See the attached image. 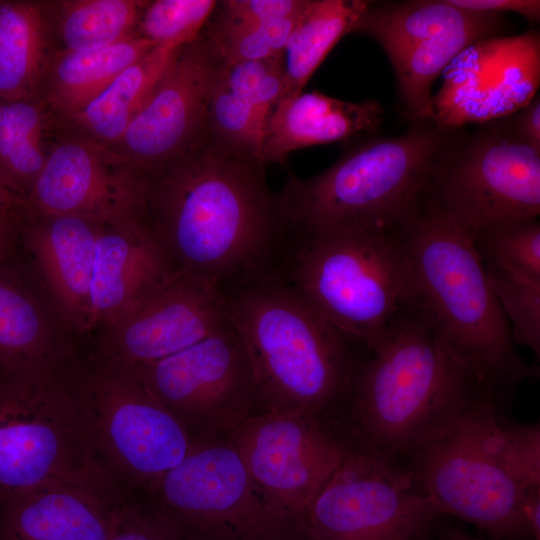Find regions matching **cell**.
Returning <instances> with one entry per match:
<instances>
[{
  "mask_svg": "<svg viewBox=\"0 0 540 540\" xmlns=\"http://www.w3.org/2000/svg\"><path fill=\"white\" fill-rule=\"evenodd\" d=\"M142 173L149 226L175 271L222 295L285 277L296 242L263 160L209 137Z\"/></svg>",
  "mask_w": 540,
  "mask_h": 540,
  "instance_id": "1",
  "label": "cell"
},
{
  "mask_svg": "<svg viewBox=\"0 0 540 540\" xmlns=\"http://www.w3.org/2000/svg\"><path fill=\"white\" fill-rule=\"evenodd\" d=\"M500 400L441 348L402 303L379 341L357 363L328 425L352 452L405 465L468 410Z\"/></svg>",
  "mask_w": 540,
  "mask_h": 540,
  "instance_id": "2",
  "label": "cell"
},
{
  "mask_svg": "<svg viewBox=\"0 0 540 540\" xmlns=\"http://www.w3.org/2000/svg\"><path fill=\"white\" fill-rule=\"evenodd\" d=\"M404 262V304L444 352L503 403L536 376L517 353L471 237L423 197L392 231Z\"/></svg>",
  "mask_w": 540,
  "mask_h": 540,
  "instance_id": "3",
  "label": "cell"
},
{
  "mask_svg": "<svg viewBox=\"0 0 540 540\" xmlns=\"http://www.w3.org/2000/svg\"><path fill=\"white\" fill-rule=\"evenodd\" d=\"M246 351L262 413L304 412L327 420L344 399L360 342L312 309L283 279L223 294Z\"/></svg>",
  "mask_w": 540,
  "mask_h": 540,
  "instance_id": "4",
  "label": "cell"
},
{
  "mask_svg": "<svg viewBox=\"0 0 540 540\" xmlns=\"http://www.w3.org/2000/svg\"><path fill=\"white\" fill-rule=\"evenodd\" d=\"M452 130L435 120L412 122L399 136L345 143L340 158L316 176L289 175L278 195L296 246L348 231L395 230L419 205Z\"/></svg>",
  "mask_w": 540,
  "mask_h": 540,
  "instance_id": "5",
  "label": "cell"
},
{
  "mask_svg": "<svg viewBox=\"0 0 540 540\" xmlns=\"http://www.w3.org/2000/svg\"><path fill=\"white\" fill-rule=\"evenodd\" d=\"M490 400L457 418L405 464L444 515L494 540H528L523 504L540 488L527 472Z\"/></svg>",
  "mask_w": 540,
  "mask_h": 540,
  "instance_id": "6",
  "label": "cell"
},
{
  "mask_svg": "<svg viewBox=\"0 0 540 540\" xmlns=\"http://www.w3.org/2000/svg\"><path fill=\"white\" fill-rule=\"evenodd\" d=\"M138 497L183 540H306L226 436L192 440L184 458Z\"/></svg>",
  "mask_w": 540,
  "mask_h": 540,
  "instance_id": "7",
  "label": "cell"
},
{
  "mask_svg": "<svg viewBox=\"0 0 540 540\" xmlns=\"http://www.w3.org/2000/svg\"><path fill=\"white\" fill-rule=\"evenodd\" d=\"M404 276L392 232L355 230L298 244L283 280L324 319L369 350L402 305Z\"/></svg>",
  "mask_w": 540,
  "mask_h": 540,
  "instance_id": "8",
  "label": "cell"
},
{
  "mask_svg": "<svg viewBox=\"0 0 540 540\" xmlns=\"http://www.w3.org/2000/svg\"><path fill=\"white\" fill-rule=\"evenodd\" d=\"M423 198L470 237L540 214V151L503 117L472 132L453 128Z\"/></svg>",
  "mask_w": 540,
  "mask_h": 540,
  "instance_id": "9",
  "label": "cell"
},
{
  "mask_svg": "<svg viewBox=\"0 0 540 540\" xmlns=\"http://www.w3.org/2000/svg\"><path fill=\"white\" fill-rule=\"evenodd\" d=\"M76 378L95 461L125 490L147 493L184 458L189 434L127 366L86 352Z\"/></svg>",
  "mask_w": 540,
  "mask_h": 540,
  "instance_id": "10",
  "label": "cell"
},
{
  "mask_svg": "<svg viewBox=\"0 0 540 540\" xmlns=\"http://www.w3.org/2000/svg\"><path fill=\"white\" fill-rule=\"evenodd\" d=\"M0 372V503L94 462L77 369Z\"/></svg>",
  "mask_w": 540,
  "mask_h": 540,
  "instance_id": "11",
  "label": "cell"
},
{
  "mask_svg": "<svg viewBox=\"0 0 540 540\" xmlns=\"http://www.w3.org/2000/svg\"><path fill=\"white\" fill-rule=\"evenodd\" d=\"M445 515L406 465L350 452L313 500L307 540H432Z\"/></svg>",
  "mask_w": 540,
  "mask_h": 540,
  "instance_id": "12",
  "label": "cell"
},
{
  "mask_svg": "<svg viewBox=\"0 0 540 540\" xmlns=\"http://www.w3.org/2000/svg\"><path fill=\"white\" fill-rule=\"evenodd\" d=\"M131 368L192 440L229 437L262 413L252 369L232 323L157 362Z\"/></svg>",
  "mask_w": 540,
  "mask_h": 540,
  "instance_id": "13",
  "label": "cell"
},
{
  "mask_svg": "<svg viewBox=\"0 0 540 540\" xmlns=\"http://www.w3.org/2000/svg\"><path fill=\"white\" fill-rule=\"evenodd\" d=\"M229 438L254 481L306 537L310 506L348 447L325 420L304 412L257 414Z\"/></svg>",
  "mask_w": 540,
  "mask_h": 540,
  "instance_id": "14",
  "label": "cell"
},
{
  "mask_svg": "<svg viewBox=\"0 0 540 540\" xmlns=\"http://www.w3.org/2000/svg\"><path fill=\"white\" fill-rule=\"evenodd\" d=\"M38 212L105 225H149L140 168L114 148L62 124L28 198Z\"/></svg>",
  "mask_w": 540,
  "mask_h": 540,
  "instance_id": "15",
  "label": "cell"
},
{
  "mask_svg": "<svg viewBox=\"0 0 540 540\" xmlns=\"http://www.w3.org/2000/svg\"><path fill=\"white\" fill-rule=\"evenodd\" d=\"M228 322L224 296L217 289L176 271L95 331L87 353L137 367L174 355Z\"/></svg>",
  "mask_w": 540,
  "mask_h": 540,
  "instance_id": "16",
  "label": "cell"
},
{
  "mask_svg": "<svg viewBox=\"0 0 540 540\" xmlns=\"http://www.w3.org/2000/svg\"><path fill=\"white\" fill-rule=\"evenodd\" d=\"M225 63L203 32L174 53L149 99L113 146L141 170L207 140L212 91Z\"/></svg>",
  "mask_w": 540,
  "mask_h": 540,
  "instance_id": "17",
  "label": "cell"
},
{
  "mask_svg": "<svg viewBox=\"0 0 540 540\" xmlns=\"http://www.w3.org/2000/svg\"><path fill=\"white\" fill-rule=\"evenodd\" d=\"M446 77L441 96L433 97L435 121L445 127L483 124L507 117L535 96L539 83V37H492L469 46Z\"/></svg>",
  "mask_w": 540,
  "mask_h": 540,
  "instance_id": "18",
  "label": "cell"
},
{
  "mask_svg": "<svg viewBox=\"0 0 540 540\" xmlns=\"http://www.w3.org/2000/svg\"><path fill=\"white\" fill-rule=\"evenodd\" d=\"M134 495L94 462L0 503V540H110Z\"/></svg>",
  "mask_w": 540,
  "mask_h": 540,
  "instance_id": "19",
  "label": "cell"
},
{
  "mask_svg": "<svg viewBox=\"0 0 540 540\" xmlns=\"http://www.w3.org/2000/svg\"><path fill=\"white\" fill-rule=\"evenodd\" d=\"M84 347L17 255L0 263V372L32 375L74 369Z\"/></svg>",
  "mask_w": 540,
  "mask_h": 540,
  "instance_id": "20",
  "label": "cell"
},
{
  "mask_svg": "<svg viewBox=\"0 0 540 540\" xmlns=\"http://www.w3.org/2000/svg\"><path fill=\"white\" fill-rule=\"evenodd\" d=\"M101 225L29 207L19 243L22 261L83 346L88 336L89 289Z\"/></svg>",
  "mask_w": 540,
  "mask_h": 540,
  "instance_id": "21",
  "label": "cell"
},
{
  "mask_svg": "<svg viewBox=\"0 0 540 540\" xmlns=\"http://www.w3.org/2000/svg\"><path fill=\"white\" fill-rule=\"evenodd\" d=\"M175 272L149 225L102 224L94 249L86 343L100 327Z\"/></svg>",
  "mask_w": 540,
  "mask_h": 540,
  "instance_id": "22",
  "label": "cell"
},
{
  "mask_svg": "<svg viewBox=\"0 0 540 540\" xmlns=\"http://www.w3.org/2000/svg\"><path fill=\"white\" fill-rule=\"evenodd\" d=\"M384 114L375 100L351 102L302 90L280 99L272 110L260 157L266 164H285L288 154L298 149L378 135Z\"/></svg>",
  "mask_w": 540,
  "mask_h": 540,
  "instance_id": "23",
  "label": "cell"
},
{
  "mask_svg": "<svg viewBox=\"0 0 540 540\" xmlns=\"http://www.w3.org/2000/svg\"><path fill=\"white\" fill-rule=\"evenodd\" d=\"M282 90V60L224 65L209 102L210 138L261 159L264 129Z\"/></svg>",
  "mask_w": 540,
  "mask_h": 540,
  "instance_id": "24",
  "label": "cell"
},
{
  "mask_svg": "<svg viewBox=\"0 0 540 540\" xmlns=\"http://www.w3.org/2000/svg\"><path fill=\"white\" fill-rule=\"evenodd\" d=\"M156 46L137 34L98 49L54 54L38 94L63 124Z\"/></svg>",
  "mask_w": 540,
  "mask_h": 540,
  "instance_id": "25",
  "label": "cell"
},
{
  "mask_svg": "<svg viewBox=\"0 0 540 540\" xmlns=\"http://www.w3.org/2000/svg\"><path fill=\"white\" fill-rule=\"evenodd\" d=\"M507 27L504 14L482 12L472 22L424 40L390 62L404 115L411 122L434 120L431 91L439 74L469 46L497 37Z\"/></svg>",
  "mask_w": 540,
  "mask_h": 540,
  "instance_id": "26",
  "label": "cell"
},
{
  "mask_svg": "<svg viewBox=\"0 0 540 540\" xmlns=\"http://www.w3.org/2000/svg\"><path fill=\"white\" fill-rule=\"evenodd\" d=\"M62 123L42 97L0 101V187L26 201Z\"/></svg>",
  "mask_w": 540,
  "mask_h": 540,
  "instance_id": "27",
  "label": "cell"
},
{
  "mask_svg": "<svg viewBox=\"0 0 540 540\" xmlns=\"http://www.w3.org/2000/svg\"><path fill=\"white\" fill-rule=\"evenodd\" d=\"M53 55L43 1L0 0V101L37 94Z\"/></svg>",
  "mask_w": 540,
  "mask_h": 540,
  "instance_id": "28",
  "label": "cell"
},
{
  "mask_svg": "<svg viewBox=\"0 0 540 540\" xmlns=\"http://www.w3.org/2000/svg\"><path fill=\"white\" fill-rule=\"evenodd\" d=\"M178 48L174 45L154 47L63 124L110 147L115 146L149 99Z\"/></svg>",
  "mask_w": 540,
  "mask_h": 540,
  "instance_id": "29",
  "label": "cell"
},
{
  "mask_svg": "<svg viewBox=\"0 0 540 540\" xmlns=\"http://www.w3.org/2000/svg\"><path fill=\"white\" fill-rule=\"evenodd\" d=\"M146 1H43L53 54L98 49L137 35Z\"/></svg>",
  "mask_w": 540,
  "mask_h": 540,
  "instance_id": "30",
  "label": "cell"
},
{
  "mask_svg": "<svg viewBox=\"0 0 540 540\" xmlns=\"http://www.w3.org/2000/svg\"><path fill=\"white\" fill-rule=\"evenodd\" d=\"M368 0H307L283 54L281 98L302 91L337 42L353 33Z\"/></svg>",
  "mask_w": 540,
  "mask_h": 540,
  "instance_id": "31",
  "label": "cell"
},
{
  "mask_svg": "<svg viewBox=\"0 0 540 540\" xmlns=\"http://www.w3.org/2000/svg\"><path fill=\"white\" fill-rule=\"evenodd\" d=\"M481 13L459 8L448 0L371 1L353 33L375 40L392 62L418 43L466 25Z\"/></svg>",
  "mask_w": 540,
  "mask_h": 540,
  "instance_id": "32",
  "label": "cell"
},
{
  "mask_svg": "<svg viewBox=\"0 0 540 540\" xmlns=\"http://www.w3.org/2000/svg\"><path fill=\"white\" fill-rule=\"evenodd\" d=\"M300 14L262 24H231L217 20L211 15L202 32L225 65L282 60Z\"/></svg>",
  "mask_w": 540,
  "mask_h": 540,
  "instance_id": "33",
  "label": "cell"
},
{
  "mask_svg": "<svg viewBox=\"0 0 540 540\" xmlns=\"http://www.w3.org/2000/svg\"><path fill=\"white\" fill-rule=\"evenodd\" d=\"M481 261L540 282V223L519 219L477 232L471 237Z\"/></svg>",
  "mask_w": 540,
  "mask_h": 540,
  "instance_id": "34",
  "label": "cell"
},
{
  "mask_svg": "<svg viewBox=\"0 0 540 540\" xmlns=\"http://www.w3.org/2000/svg\"><path fill=\"white\" fill-rule=\"evenodd\" d=\"M484 270L488 284L505 318L515 345L540 356V282L510 273L491 264Z\"/></svg>",
  "mask_w": 540,
  "mask_h": 540,
  "instance_id": "35",
  "label": "cell"
},
{
  "mask_svg": "<svg viewBox=\"0 0 540 540\" xmlns=\"http://www.w3.org/2000/svg\"><path fill=\"white\" fill-rule=\"evenodd\" d=\"M216 5L214 0H147L137 34L157 46L181 47L200 35Z\"/></svg>",
  "mask_w": 540,
  "mask_h": 540,
  "instance_id": "36",
  "label": "cell"
},
{
  "mask_svg": "<svg viewBox=\"0 0 540 540\" xmlns=\"http://www.w3.org/2000/svg\"><path fill=\"white\" fill-rule=\"evenodd\" d=\"M307 0H223L217 1L212 14L231 24H262L299 15Z\"/></svg>",
  "mask_w": 540,
  "mask_h": 540,
  "instance_id": "37",
  "label": "cell"
},
{
  "mask_svg": "<svg viewBox=\"0 0 540 540\" xmlns=\"http://www.w3.org/2000/svg\"><path fill=\"white\" fill-rule=\"evenodd\" d=\"M110 540H183L142 498L134 495L123 508Z\"/></svg>",
  "mask_w": 540,
  "mask_h": 540,
  "instance_id": "38",
  "label": "cell"
},
{
  "mask_svg": "<svg viewBox=\"0 0 540 540\" xmlns=\"http://www.w3.org/2000/svg\"><path fill=\"white\" fill-rule=\"evenodd\" d=\"M27 202L0 187V263L17 255Z\"/></svg>",
  "mask_w": 540,
  "mask_h": 540,
  "instance_id": "39",
  "label": "cell"
},
{
  "mask_svg": "<svg viewBox=\"0 0 540 540\" xmlns=\"http://www.w3.org/2000/svg\"><path fill=\"white\" fill-rule=\"evenodd\" d=\"M516 451L531 478L540 483V425L513 422L503 417Z\"/></svg>",
  "mask_w": 540,
  "mask_h": 540,
  "instance_id": "40",
  "label": "cell"
},
{
  "mask_svg": "<svg viewBox=\"0 0 540 540\" xmlns=\"http://www.w3.org/2000/svg\"><path fill=\"white\" fill-rule=\"evenodd\" d=\"M451 4L467 10L506 14H519L528 20L539 21V0H448Z\"/></svg>",
  "mask_w": 540,
  "mask_h": 540,
  "instance_id": "41",
  "label": "cell"
},
{
  "mask_svg": "<svg viewBox=\"0 0 540 540\" xmlns=\"http://www.w3.org/2000/svg\"><path fill=\"white\" fill-rule=\"evenodd\" d=\"M514 132L529 146L540 151V97L507 116Z\"/></svg>",
  "mask_w": 540,
  "mask_h": 540,
  "instance_id": "42",
  "label": "cell"
},
{
  "mask_svg": "<svg viewBox=\"0 0 540 540\" xmlns=\"http://www.w3.org/2000/svg\"><path fill=\"white\" fill-rule=\"evenodd\" d=\"M522 513L528 540H540V488L528 493Z\"/></svg>",
  "mask_w": 540,
  "mask_h": 540,
  "instance_id": "43",
  "label": "cell"
},
{
  "mask_svg": "<svg viewBox=\"0 0 540 540\" xmlns=\"http://www.w3.org/2000/svg\"><path fill=\"white\" fill-rule=\"evenodd\" d=\"M435 540H484L472 537L468 533L455 529V528H446L444 529Z\"/></svg>",
  "mask_w": 540,
  "mask_h": 540,
  "instance_id": "44",
  "label": "cell"
}]
</instances>
